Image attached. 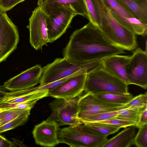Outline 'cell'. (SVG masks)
<instances>
[{
	"label": "cell",
	"mask_w": 147,
	"mask_h": 147,
	"mask_svg": "<svg viewBox=\"0 0 147 147\" xmlns=\"http://www.w3.org/2000/svg\"><path fill=\"white\" fill-rule=\"evenodd\" d=\"M125 53L124 50L111 43L98 28L90 22L73 32L63 51V57L76 64Z\"/></svg>",
	"instance_id": "6da1fadb"
},
{
	"label": "cell",
	"mask_w": 147,
	"mask_h": 147,
	"mask_svg": "<svg viewBox=\"0 0 147 147\" xmlns=\"http://www.w3.org/2000/svg\"><path fill=\"white\" fill-rule=\"evenodd\" d=\"M100 22L99 28L115 46L124 50L133 51L137 46L136 35L115 19L102 0H93Z\"/></svg>",
	"instance_id": "7a4b0ae2"
},
{
	"label": "cell",
	"mask_w": 147,
	"mask_h": 147,
	"mask_svg": "<svg viewBox=\"0 0 147 147\" xmlns=\"http://www.w3.org/2000/svg\"><path fill=\"white\" fill-rule=\"evenodd\" d=\"M128 85L100 66L88 72L84 91L92 94L112 93L127 94Z\"/></svg>",
	"instance_id": "3957f363"
},
{
	"label": "cell",
	"mask_w": 147,
	"mask_h": 147,
	"mask_svg": "<svg viewBox=\"0 0 147 147\" xmlns=\"http://www.w3.org/2000/svg\"><path fill=\"white\" fill-rule=\"evenodd\" d=\"M58 138L59 143L71 147H102L107 140V137L96 133L84 124L59 128Z\"/></svg>",
	"instance_id": "277c9868"
},
{
	"label": "cell",
	"mask_w": 147,
	"mask_h": 147,
	"mask_svg": "<svg viewBox=\"0 0 147 147\" xmlns=\"http://www.w3.org/2000/svg\"><path fill=\"white\" fill-rule=\"evenodd\" d=\"M102 60L76 64L71 62L64 57L56 58L52 63L43 67L39 83L40 85L50 83L82 69L91 71L101 66Z\"/></svg>",
	"instance_id": "5b68a950"
},
{
	"label": "cell",
	"mask_w": 147,
	"mask_h": 147,
	"mask_svg": "<svg viewBox=\"0 0 147 147\" xmlns=\"http://www.w3.org/2000/svg\"><path fill=\"white\" fill-rule=\"evenodd\" d=\"M79 96L70 100L56 98L53 100L49 105L52 113L47 120L55 122L59 127L67 125L74 127L82 124L77 115Z\"/></svg>",
	"instance_id": "8992f818"
},
{
	"label": "cell",
	"mask_w": 147,
	"mask_h": 147,
	"mask_svg": "<svg viewBox=\"0 0 147 147\" xmlns=\"http://www.w3.org/2000/svg\"><path fill=\"white\" fill-rule=\"evenodd\" d=\"M45 12L47 15L46 22L49 43L53 42L65 33L76 16L68 9L59 5Z\"/></svg>",
	"instance_id": "52a82bcc"
},
{
	"label": "cell",
	"mask_w": 147,
	"mask_h": 147,
	"mask_svg": "<svg viewBox=\"0 0 147 147\" xmlns=\"http://www.w3.org/2000/svg\"><path fill=\"white\" fill-rule=\"evenodd\" d=\"M125 105L106 101L86 93L79 96L78 103V117L80 120L88 116L99 113L119 111L126 109Z\"/></svg>",
	"instance_id": "ba28073f"
},
{
	"label": "cell",
	"mask_w": 147,
	"mask_h": 147,
	"mask_svg": "<svg viewBox=\"0 0 147 147\" xmlns=\"http://www.w3.org/2000/svg\"><path fill=\"white\" fill-rule=\"evenodd\" d=\"M129 84H133L146 90L147 88V53L140 48L135 49L126 67Z\"/></svg>",
	"instance_id": "9c48e42d"
},
{
	"label": "cell",
	"mask_w": 147,
	"mask_h": 147,
	"mask_svg": "<svg viewBox=\"0 0 147 147\" xmlns=\"http://www.w3.org/2000/svg\"><path fill=\"white\" fill-rule=\"evenodd\" d=\"M47 15L41 6L32 11L27 26L30 33V42L36 50H42L49 43L46 19Z\"/></svg>",
	"instance_id": "30bf717a"
},
{
	"label": "cell",
	"mask_w": 147,
	"mask_h": 147,
	"mask_svg": "<svg viewBox=\"0 0 147 147\" xmlns=\"http://www.w3.org/2000/svg\"><path fill=\"white\" fill-rule=\"evenodd\" d=\"M19 40L17 27L3 12L0 16V63L16 49Z\"/></svg>",
	"instance_id": "8fae6325"
},
{
	"label": "cell",
	"mask_w": 147,
	"mask_h": 147,
	"mask_svg": "<svg viewBox=\"0 0 147 147\" xmlns=\"http://www.w3.org/2000/svg\"><path fill=\"white\" fill-rule=\"evenodd\" d=\"M87 74L73 76L59 86L49 90V96L67 100L79 96L84 91Z\"/></svg>",
	"instance_id": "7c38bea8"
},
{
	"label": "cell",
	"mask_w": 147,
	"mask_h": 147,
	"mask_svg": "<svg viewBox=\"0 0 147 147\" xmlns=\"http://www.w3.org/2000/svg\"><path fill=\"white\" fill-rule=\"evenodd\" d=\"M43 69L40 65H36L9 79L3 86L10 91L34 87L39 83Z\"/></svg>",
	"instance_id": "4fadbf2b"
},
{
	"label": "cell",
	"mask_w": 147,
	"mask_h": 147,
	"mask_svg": "<svg viewBox=\"0 0 147 147\" xmlns=\"http://www.w3.org/2000/svg\"><path fill=\"white\" fill-rule=\"evenodd\" d=\"M59 127L54 121L47 120L35 125L32 134L36 144L47 147H53L59 144L58 138Z\"/></svg>",
	"instance_id": "5bb4252c"
},
{
	"label": "cell",
	"mask_w": 147,
	"mask_h": 147,
	"mask_svg": "<svg viewBox=\"0 0 147 147\" xmlns=\"http://www.w3.org/2000/svg\"><path fill=\"white\" fill-rule=\"evenodd\" d=\"M130 56L113 55L102 59V67L106 71L129 85L126 73V67Z\"/></svg>",
	"instance_id": "9a60e30c"
},
{
	"label": "cell",
	"mask_w": 147,
	"mask_h": 147,
	"mask_svg": "<svg viewBox=\"0 0 147 147\" xmlns=\"http://www.w3.org/2000/svg\"><path fill=\"white\" fill-rule=\"evenodd\" d=\"M57 5L66 7L76 15L81 16L88 20V14L84 0H45L41 6L45 12Z\"/></svg>",
	"instance_id": "2e32d148"
},
{
	"label": "cell",
	"mask_w": 147,
	"mask_h": 147,
	"mask_svg": "<svg viewBox=\"0 0 147 147\" xmlns=\"http://www.w3.org/2000/svg\"><path fill=\"white\" fill-rule=\"evenodd\" d=\"M49 90L32 91L31 88L11 91L4 102L13 103L22 102L35 99L40 100L48 96Z\"/></svg>",
	"instance_id": "e0dca14e"
},
{
	"label": "cell",
	"mask_w": 147,
	"mask_h": 147,
	"mask_svg": "<svg viewBox=\"0 0 147 147\" xmlns=\"http://www.w3.org/2000/svg\"><path fill=\"white\" fill-rule=\"evenodd\" d=\"M136 133L135 125H131L109 139L102 147H129L134 144Z\"/></svg>",
	"instance_id": "ac0fdd59"
},
{
	"label": "cell",
	"mask_w": 147,
	"mask_h": 147,
	"mask_svg": "<svg viewBox=\"0 0 147 147\" xmlns=\"http://www.w3.org/2000/svg\"><path fill=\"white\" fill-rule=\"evenodd\" d=\"M112 15L120 24L136 35L145 36L147 33V24L134 18L123 16L115 10L109 8Z\"/></svg>",
	"instance_id": "d6986e66"
},
{
	"label": "cell",
	"mask_w": 147,
	"mask_h": 147,
	"mask_svg": "<svg viewBox=\"0 0 147 147\" xmlns=\"http://www.w3.org/2000/svg\"><path fill=\"white\" fill-rule=\"evenodd\" d=\"M134 17L147 24V0H117Z\"/></svg>",
	"instance_id": "ffe728a7"
},
{
	"label": "cell",
	"mask_w": 147,
	"mask_h": 147,
	"mask_svg": "<svg viewBox=\"0 0 147 147\" xmlns=\"http://www.w3.org/2000/svg\"><path fill=\"white\" fill-rule=\"evenodd\" d=\"M93 94L97 97L107 102L122 105L126 104L134 97L130 93L127 94L112 93Z\"/></svg>",
	"instance_id": "44dd1931"
},
{
	"label": "cell",
	"mask_w": 147,
	"mask_h": 147,
	"mask_svg": "<svg viewBox=\"0 0 147 147\" xmlns=\"http://www.w3.org/2000/svg\"><path fill=\"white\" fill-rule=\"evenodd\" d=\"M31 110L14 108L0 109V126L21 115L30 114Z\"/></svg>",
	"instance_id": "7402d4cb"
},
{
	"label": "cell",
	"mask_w": 147,
	"mask_h": 147,
	"mask_svg": "<svg viewBox=\"0 0 147 147\" xmlns=\"http://www.w3.org/2000/svg\"><path fill=\"white\" fill-rule=\"evenodd\" d=\"M85 124L93 131L100 135L107 137L113 134L120 129V128L106 123L93 122Z\"/></svg>",
	"instance_id": "603a6c76"
},
{
	"label": "cell",
	"mask_w": 147,
	"mask_h": 147,
	"mask_svg": "<svg viewBox=\"0 0 147 147\" xmlns=\"http://www.w3.org/2000/svg\"><path fill=\"white\" fill-rule=\"evenodd\" d=\"M142 109L136 107L122 109L115 118L129 121L136 124L138 121L140 113Z\"/></svg>",
	"instance_id": "cb8c5ba5"
},
{
	"label": "cell",
	"mask_w": 147,
	"mask_h": 147,
	"mask_svg": "<svg viewBox=\"0 0 147 147\" xmlns=\"http://www.w3.org/2000/svg\"><path fill=\"white\" fill-rule=\"evenodd\" d=\"M121 110L91 115L81 119L80 121L82 124H85L90 122H98L115 118Z\"/></svg>",
	"instance_id": "d4e9b609"
},
{
	"label": "cell",
	"mask_w": 147,
	"mask_h": 147,
	"mask_svg": "<svg viewBox=\"0 0 147 147\" xmlns=\"http://www.w3.org/2000/svg\"><path fill=\"white\" fill-rule=\"evenodd\" d=\"M106 6L125 17H134L132 14L117 0H102ZM135 18V17H134Z\"/></svg>",
	"instance_id": "484cf974"
},
{
	"label": "cell",
	"mask_w": 147,
	"mask_h": 147,
	"mask_svg": "<svg viewBox=\"0 0 147 147\" xmlns=\"http://www.w3.org/2000/svg\"><path fill=\"white\" fill-rule=\"evenodd\" d=\"M30 114L19 116L0 126V134L24 124L27 121Z\"/></svg>",
	"instance_id": "4316f807"
},
{
	"label": "cell",
	"mask_w": 147,
	"mask_h": 147,
	"mask_svg": "<svg viewBox=\"0 0 147 147\" xmlns=\"http://www.w3.org/2000/svg\"><path fill=\"white\" fill-rule=\"evenodd\" d=\"M88 15L89 22L99 28L100 22L93 0H84Z\"/></svg>",
	"instance_id": "83f0119b"
},
{
	"label": "cell",
	"mask_w": 147,
	"mask_h": 147,
	"mask_svg": "<svg viewBox=\"0 0 147 147\" xmlns=\"http://www.w3.org/2000/svg\"><path fill=\"white\" fill-rule=\"evenodd\" d=\"M39 100L36 99L22 102L13 103L3 102L0 104V109L14 108L31 110Z\"/></svg>",
	"instance_id": "f1b7e54d"
},
{
	"label": "cell",
	"mask_w": 147,
	"mask_h": 147,
	"mask_svg": "<svg viewBox=\"0 0 147 147\" xmlns=\"http://www.w3.org/2000/svg\"><path fill=\"white\" fill-rule=\"evenodd\" d=\"M147 106V93L140 94L134 96L129 102L125 105V108H138L142 109Z\"/></svg>",
	"instance_id": "f546056e"
},
{
	"label": "cell",
	"mask_w": 147,
	"mask_h": 147,
	"mask_svg": "<svg viewBox=\"0 0 147 147\" xmlns=\"http://www.w3.org/2000/svg\"><path fill=\"white\" fill-rule=\"evenodd\" d=\"M139 129L134 138V144L138 147H147V124Z\"/></svg>",
	"instance_id": "4dcf8cb0"
},
{
	"label": "cell",
	"mask_w": 147,
	"mask_h": 147,
	"mask_svg": "<svg viewBox=\"0 0 147 147\" xmlns=\"http://www.w3.org/2000/svg\"><path fill=\"white\" fill-rule=\"evenodd\" d=\"M97 122L109 124L121 128H125L131 125H135V123L129 121L117 119L112 118L108 120Z\"/></svg>",
	"instance_id": "1f68e13d"
},
{
	"label": "cell",
	"mask_w": 147,
	"mask_h": 147,
	"mask_svg": "<svg viewBox=\"0 0 147 147\" xmlns=\"http://www.w3.org/2000/svg\"><path fill=\"white\" fill-rule=\"evenodd\" d=\"M25 0H0V9L3 12L7 11L18 3Z\"/></svg>",
	"instance_id": "d6a6232c"
},
{
	"label": "cell",
	"mask_w": 147,
	"mask_h": 147,
	"mask_svg": "<svg viewBox=\"0 0 147 147\" xmlns=\"http://www.w3.org/2000/svg\"><path fill=\"white\" fill-rule=\"evenodd\" d=\"M146 124H147V106L140 110L138 121L135 126L139 128Z\"/></svg>",
	"instance_id": "836d02e7"
},
{
	"label": "cell",
	"mask_w": 147,
	"mask_h": 147,
	"mask_svg": "<svg viewBox=\"0 0 147 147\" xmlns=\"http://www.w3.org/2000/svg\"><path fill=\"white\" fill-rule=\"evenodd\" d=\"M17 146L0 134V147H15Z\"/></svg>",
	"instance_id": "e575fe53"
},
{
	"label": "cell",
	"mask_w": 147,
	"mask_h": 147,
	"mask_svg": "<svg viewBox=\"0 0 147 147\" xmlns=\"http://www.w3.org/2000/svg\"><path fill=\"white\" fill-rule=\"evenodd\" d=\"M3 86H0V104L3 102L7 97L9 92Z\"/></svg>",
	"instance_id": "d590c367"
},
{
	"label": "cell",
	"mask_w": 147,
	"mask_h": 147,
	"mask_svg": "<svg viewBox=\"0 0 147 147\" xmlns=\"http://www.w3.org/2000/svg\"><path fill=\"white\" fill-rule=\"evenodd\" d=\"M43 1V0H38L37 2V4L38 6H41Z\"/></svg>",
	"instance_id": "8d00e7d4"
},
{
	"label": "cell",
	"mask_w": 147,
	"mask_h": 147,
	"mask_svg": "<svg viewBox=\"0 0 147 147\" xmlns=\"http://www.w3.org/2000/svg\"><path fill=\"white\" fill-rule=\"evenodd\" d=\"M3 12L1 10V9H0V16L1 15V14Z\"/></svg>",
	"instance_id": "74e56055"
}]
</instances>
